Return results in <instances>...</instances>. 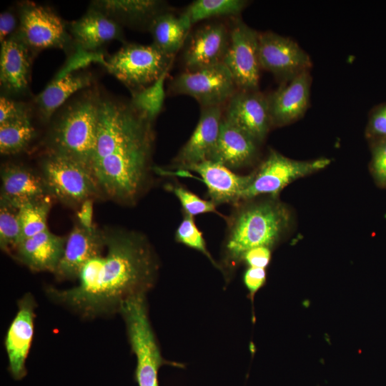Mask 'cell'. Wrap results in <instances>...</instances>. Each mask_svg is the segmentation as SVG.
Wrapping results in <instances>:
<instances>
[{"label":"cell","instance_id":"cell-29","mask_svg":"<svg viewBox=\"0 0 386 386\" xmlns=\"http://www.w3.org/2000/svg\"><path fill=\"white\" fill-rule=\"evenodd\" d=\"M243 0H197L189 4L184 12L192 24L217 16H237L246 7Z\"/></svg>","mask_w":386,"mask_h":386},{"label":"cell","instance_id":"cell-28","mask_svg":"<svg viewBox=\"0 0 386 386\" xmlns=\"http://www.w3.org/2000/svg\"><path fill=\"white\" fill-rule=\"evenodd\" d=\"M35 130L29 115L0 124V152L3 155L24 150L34 137Z\"/></svg>","mask_w":386,"mask_h":386},{"label":"cell","instance_id":"cell-27","mask_svg":"<svg viewBox=\"0 0 386 386\" xmlns=\"http://www.w3.org/2000/svg\"><path fill=\"white\" fill-rule=\"evenodd\" d=\"M162 2L154 0H103L94 3L95 8L107 16L126 20H152L161 13Z\"/></svg>","mask_w":386,"mask_h":386},{"label":"cell","instance_id":"cell-35","mask_svg":"<svg viewBox=\"0 0 386 386\" xmlns=\"http://www.w3.org/2000/svg\"><path fill=\"white\" fill-rule=\"evenodd\" d=\"M92 63H99L104 67L107 60L100 51H87L75 46L74 51L70 55L64 66L56 74L54 79H59L74 71L83 69Z\"/></svg>","mask_w":386,"mask_h":386},{"label":"cell","instance_id":"cell-8","mask_svg":"<svg viewBox=\"0 0 386 386\" xmlns=\"http://www.w3.org/2000/svg\"><path fill=\"white\" fill-rule=\"evenodd\" d=\"M330 163V159L327 158L295 160L271 149L266 159L253 172L252 181L242 193L240 202L263 194L276 198L285 187L295 180L321 170Z\"/></svg>","mask_w":386,"mask_h":386},{"label":"cell","instance_id":"cell-42","mask_svg":"<svg viewBox=\"0 0 386 386\" xmlns=\"http://www.w3.org/2000/svg\"><path fill=\"white\" fill-rule=\"evenodd\" d=\"M93 203L91 199L85 200L81 205L77 212L78 223L86 227H93L94 224L92 222Z\"/></svg>","mask_w":386,"mask_h":386},{"label":"cell","instance_id":"cell-18","mask_svg":"<svg viewBox=\"0 0 386 386\" xmlns=\"http://www.w3.org/2000/svg\"><path fill=\"white\" fill-rule=\"evenodd\" d=\"M220 106L202 107L197 124L173 160L179 171L209 160L218 139L222 123Z\"/></svg>","mask_w":386,"mask_h":386},{"label":"cell","instance_id":"cell-5","mask_svg":"<svg viewBox=\"0 0 386 386\" xmlns=\"http://www.w3.org/2000/svg\"><path fill=\"white\" fill-rule=\"evenodd\" d=\"M119 314L125 322L129 342L137 357L135 380L138 386H159V369L169 362L161 355L148 317L146 294L127 300Z\"/></svg>","mask_w":386,"mask_h":386},{"label":"cell","instance_id":"cell-6","mask_svg":"<svg viewBox=\"0 0 386 386\" xmlns=\"http://www.w3.org/2000/svg\"><path fill=\"white\" fill-rule=\"evenodd\" d=\"M173 59L154 44H128L107 60L105 68L134 92L154 83L170 69Z\"/></svg>","mask_w":386,"mask_h":386},{"label":"cell","instance_id":"cell-23","mask_svg":"<svg viewBox=\"0 0 386 386\" xmlns=\"http://www.w3.org/2000/svg\"><path fill=\"white\" fill-rule=\"evenodd\" d=\"M69 26L74 46L87 51H99L104 44L122 38L119 24L95 7L71 23Z\"/></svg>","mask_w":386,"mask_h":386},{"label":"cell","instance_id":"cell-17","mask_svg":"<svg viewBox=\"0 0 386 386\" xmlns=\"http://www.w3.org/2000/svg\"><path fill=\"white\" fill-rule=\"evenodd\" d=\"M312 77L303 71L268 96L272 126L282 127L300 119L309 107Z\"/></svg>","mask_w":386,"mask_h":386},{"label":"cell","instance_id":"cell-2","mask_svg":"<svg viewBox=\"0 0 386 386\" xmlns=\"http://www.w3.org/2000/svg\"><path fill=\"white\" fill-rule=\"evenodd\" d=\"M152 122L131 103L99 98L98 127L91 170L100 191L133 203L149 170Z\"/></svg>","mask_w":386,"mask_h":386},{"label":"cell","instance_id":"cell-9","mask_svg":"<svg viewBox=\"0 0 386 386\" xmlns=\"http://www.w3.org/2000/svg\"><path fill=\"white\" fill-rule=\"evenodd\" d=\"M237 90H259V32L235 18L229 28V45L223 59Z\"/></svg>","mask_w":386,"mask_h":386},{"label":"cell","instance_id":"cell-3","mask_svg":"<svg viewBox=\"0 0 386 386\" xmlns=\"http://www.w3.org/2000/svg\"><path fill=\"white\" fill-rule=\"evenodd\" d=\"M240 202L227 218L226 258L232 262L257 247L271 248L287 232L291 221L287 207L277 198L258 202Z\"/></svg>","mask_w":386,"mask_h":386},{"label":"cell","instance_id":"cell-38","mask_svg":"<svg viewBox=\"0 0 386 386\" xmlns=\"http://www.w3.org/2000/svg\"><path fill=\"white\" fill-rule=\"evenodd\" d=\"M28 114L25 104L1 96L0 98V124Z\"/></svg>","mask_w":386,"mask_h":386},{"label":"cell","instance_id":"cell-7","mask_svg":"<svg viewBox=\"0 0 386 386\" xmlns=\"http://www.w3.org/2000/svg\"><path fill=\"white\" fill-rule=\"evenodd\" d=\"M41 168L50 195L65 204L80 206L100 191L91 171L66 156L49 152Z\"/></svg>","mask_w":386,"mask_h":386},{"label":"cell","instance_id":"cell-24","mask_svg":"<svg viewBox=\"0 0 386 386\" xmlns=\"http://www.w3.org/2000/svg\"><path fill=\"white\" fill-rule=\"evenodd\" d=\"M1 44V87L12 93H21L27 89L29 85L30 49L17 34L11 35Z\"/></svg>","mask_w":386,"mask_h":386},{"label":"cell","instance_id":"cell-21","mask_svg":"<svg viewBox=\"0 0 386 386\" xmlns=\"http://www.w3.org/2000/svg\"><path fill=\"white\" fill-rule=\"evenodd\" d=\"M258 144L247 133L224 117L209 160L217 162L230 169L244 167L257 157Z\"/></svg>","mask_w":386,"mask_h":386},{"label":"cell","instance_id":"cell-31","mask_svg":"<svg viewBox=\"0 0 386 386\" xmlns=\"http://www.w3.org/2000/svg\"><path fill=\"white\" fill-rule=\"evenodd\" d=\"M169 70H166L152 84L133 92L130 103L151 122L162 109L165 97L164 85Z\"/></svg>","mask_w":386,"mask_h":386},{"label":"cell","instance_id":"cell-32","mask_svg":"<svg viewBox=\"0 0 386 386\" xmlns=\"http://www.w3.org/2000/svg\"><path fill=\"white\" fill-rule=\"evenodd\" d=\"M22 239L19 208L0 200V247L11 254Z\"/></svg>","mask_w":386,"mask_h":386},{"label":"cell","instance_id":"cell-13","mask_svg":"<svg viewBox=\"0 0 386 386\" xmlns=\"http://www.w3.org/2000/svg\"><path fill=\"white\" fill-rule=\"evenodd\" d=\"M18 310L4 338L8 358V370L14 379L21 380L26 375V360L34 334L35 308L34 296L28 292L17 302Z\"/></svg>","mask_w":386,"mask_h":386},{"label":"cell","instance_id":"cell-12","mask_svg":"<svg viewBox=\"0 0 386 386\" xmlns=\"http://www.w3.org/2000/svg\"><path fill=\"white\" fill-rule=\"evenodd\" d=\"M261 69L283 81L310 71L312 63L309 54L292 39L272 31L259 33Z\"/></svg>","mask_w":386,"mask_h":386},{"label":"cell","instance_id":"cell-22","mask_svg":"<svg viewBox=\"0 0 386 386\" xmlns=\"http://www.w3.org/2000/svg\"><path fill=\"white\" fill-rule=\"evenodd\" d=\"M0 200L17 208L51 196L44 180L31 169L21 164H4L1 169Z\"/></svg>","mask_w":386,"mask_h":386},{"label":"cell","instance_id":"cell-10","mask_svg":"<svg viewBox=\"0 0 386 386\" xmlns=\"http://www.w3.org/2000/svg\"><path fill=\"white\" fill-rule=\"evenodd\" d=\"M175 94L195 99L202 107L221 106L237 91L227 66L220 63L179 74L171 85Z\"/></svg>","mask_w":386,"mask_h":386},{"label":"cell","instance_id":"cell-14","mask_svg":"<svg viewBox=\"0 0 386 386\" xmlns=\"http://www.w3.org/2000/svg\"><path fill=\"white\" fill-rule=\"evenodd\" d=\"M106 247V231L94 226L86 228L78 222L66 237L64 254L54 272L58 281L75 280L84 265L102 254Z\"/></svg>","mask_w":386,"mask_h":386},{"label":"cell","instance_id":"cell-25","mask_svg":"<svg viewBox=\"0 0 386 386\" xmlns=\"http://www.w3.org/2000/svg\"><path fill=\"white\" fill-rule=\"evenodd\" d=\"M192 26L184 13L176 16L161 12L149 24L153 44L166 54L174 56L185 44Z\"/></svg>","mask_w":386,"mask_h":386},{"label":"cell","instance_id":"cell-15","mask_svg":"<svg viewBox=\"0 0 386 386\" xmlns=\"http://www.w3.org/2000/svg\"><path fill=\"white\" fill-rule=\"evenodd\" d=\"M224 117L259 144L272 127L268 96L259 90H237L228 101Z\"/></svg>","mask_w":386,"mask_h":386},{"label":"cell","instance_id":"cell-4","mask_svg":"<svg viewBox=\"0 0 386 386\" xmlns=\"http://www.w3.org/2000/svg\"><path fill=\"white\" fill-rule=\"evenodd\" d=\"M98 106L99 97L95 96H86L68 106L53 126L49 152L74 159L91 170L96 140Z\"/></svg>","mask_w":386,"mask_h":386},{"label":"cell","instance_id":"cell-19","mask_svg":"<svg viewBox=\"0 0 386 386\" xmlns=\"http://www.w3.org/2000/svg\"><path fill=\"white\" fill-rule=\"evenodd\" d=\"M193 171L202 179L207 188L210 200L215 205L241 201L242 193L253 179V173L239 175L224 165L212 160H205L191 165L185 169Z\"/></svg>","mask_w":386,"mask_h":386},{"label":"cell","instance_id":"cell-41","mask_svg":"<svg viewBox=\"0 0 386 386\" xmlns=\"http://www.w3.org/2000/svg\"><path fill=\"white\" fill-rule=\"evenodd\" d=\"M16 19L13 13L6 11L0 14V41L2 43L14 30Z\"/></svg>","mask_w":386,"mask_h":386},{"label":"cell","instance_id":"cell-34","mask_svg":"<svg viewBox=\"0 0 386 386\" xmlns=\"http://www.w3.org/2000/svg\"><path fill=\"white\" fill-rule=\"evenodd\" d=\"M175 240L202 252L217 266L207 250L202 233L197 227L193 217L184 214L183 219L175 232Z\"/></svg>","mask_w":386,"mask_h":386},{"label":"cell","instance_id":"cell-26","mask_svg":"<svg viewBox=\"0 0 386 386\" xmlns=\"http://www.w3.org/2000/svg\"><path fill=\"white\" fill-rule=\"evenodd\" d=\"M91 82V76L86 74H70L53 79L35 99L42 119L48 121L71 94L89 86Z\"/></svg>","mask_w":386,"mask_h":386},{"label":"cell","instance_id":"cell-20","mask_svg":"<svg viewBox=\"0 0 386 386\" xmlns=\"http://www.w3.org/2000/svg\"><path fill=\"white\" fill-rule=\"evenodd\" d=\"M66 239L46 229L22 239L11 255L31 271L54 274L64 254Z\"/></svg>","mask_w":386,"mask_h":386},{"label":"cell","instance_id":"cell-11","mask_svg":"<svg viewBox=\"0 0 386 386\" xmlns=\"http://www.w3.org/2000/svg\"><path fill=\"white\" fill-rule=\"evenodd\" d=\"M16 34L29 49L36 51L49 48L66 50L73 41L56 13L33 2L22 4Z\"/></svg>","mask_w":386,"mask_h":386},{"label":"cell","instance_id":"cell-1","mask_svg":"<svg viewBox=\"0 0 386 386\" xmlns=\"http://www.w3.org/2000/svg\"><path fill=\"white\" fill-rule=\"evenodd\" d=\"M105 231L106 252L84 265L76 285L45 288L51 301L83 320L119 313L127 300L147 294L157 276V257L143 234L124 229Z\"/></svg>","mask_w":386,"mask_h":386},{"label":"cell","instance_id":"cell-33","mask_svg":"<svg viewBox=\"0 0 386 386\" xmlns=\"http://www.w3.org/2000/svg\"><path fill=\"white\" fill-rule=\"evenodd\" d=\"M166 189L179 200L184 214L194 217L208 212L218 213L212 201L203 199L182 186L169 184Z\"/></svg>","mask_w":386,"mask_h":386},{"label":"cell","instance_id":"cell-40","mask_svg":"<svg viewBox=\"0 0 386 386\" xmlns=\"http://www.w3.org/2000/svg\"><path fill=\"white\" fill-rule=\"evenodd\" d=\"M266 272L264 268L249 267L244 275V282L252 295L264 283Z\"/></svg>","mask_w":386,"mask_h":386},{"label":"cell","instance_id":"cell-16","mask_svg":"<svg viewBox=\"0 0 386 386\" xmlns=\"http://www.w3.org/2000/svg\"><path fill=\"white\" fill-rule=\"evenodd\" d=\"M229 41V29L222 23L204 24L189 35L184 51L186 70L223 63Z\"/></svg>","mask_w":386,"mask_h":386},{"label":"cell","instance_id":"cell-39","mask_svg":"<svg viewBox=\"0 0 386 386\" xmlns=\"http://www.w3.org/2000/svg\"><path fill=\"white\" fill-rule=\"evenodd\" d=\"M271 257L270 248L267 247H257L247 250L242 257L250 267L265 268Z\"/></svg>","mask_w":386,"mask_h":386},{"label":"cell","instance_id":"cell-30","mask_svg":"<svg viewBox=\"0 0 386 386\" xmlns=\"http://www.w3.org/2000/svg\"><path fill=\"white\" fill-rule=\"evenodd\" d=\"M51 197L47 196L19 207L22 239L48 229L46 222L51 206Z\"/></svg>","mask_w":386,"mask_h":386},{"label":"cell","instance_id":"cell-37","mask_svg":"<svg viewBox=\"0 0 386 386\" xmlns=\"http://www.w3.org/2000/svg\"><path fill=\"white\" fill-rule=\"evenodd\" d=\"M366 136L373 141L386 139V104L376 107L371 112Z\"/></svg>","mask_w":386,"mask_h":386},{"label":"cell","instance_id":"cell-36","mask_svg":"<svg viewBox=\"0 0 386 386\" xmlns=\"http://www.w3.org/2000/svg\"><path fill=\"white\" fill-rule=\"evenodd\" d=\"M371 172L377 184L386 187V139L374 141L372 149Z\"/></svg>","mask_w":386,"mask_h":386}]
</instances>
